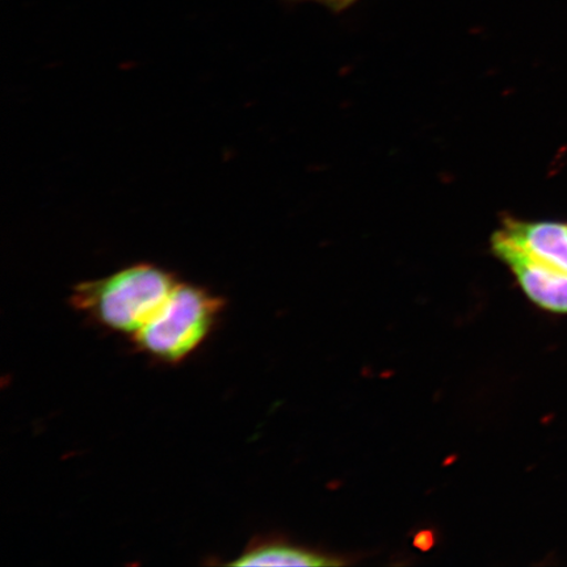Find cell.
Here are the masks:
<instances>
[{
    "instance_id": "cell-1",
    "label": "cell",
    "mask_w": 567,
    "mask_h": 567,
    "mask_svg": "<svg viewBox=\"0 0 567 567\" xmlns=\"http://www.w3.org/2000/svg\"><path fill=\"white\" fill-rule=\"evenodd\" d=\"M174 275L154 265H133L106 278L82 282L71 305L99 324L136 336L176 287Z\"/></svg>"
},
{
    "instance_id": "cell-5",
    "label": "cell",
    "mask_w": 567,
    "mask_h": 567,
    "mask_svg": "<svg viewBox=\"0 0 567 567\" xmlns=\"http://www.w3.org/2000/svg\"><path fill=\"white\" fill-rule=\"evenodd\" d=\"M233 566H329L336 561L317 553L292 547L282 543H261L252 545Z\"/></svg>"
},
{
    "instance_id": "cell-4",
    "label": "cell",
    "mask_w": 567,
    "mask_h": 567,
    "mask_svg": "<svg viewBox=\"0 0 567 567\" xmlns=\"http://www.w3.org/2000/svg\"><path fill=\"white\" fill-rule=\"evenodd\" d=\"M498 231L538 264L567 274V223L506 218Z\"/></svg>"
},
{
    "instance_id": "cell-2",
    "label": "cell",
    "mask_w": 567,
    "mask_h": 567,
    "mask_svg": "<svg viewBox=\"0 0 567 567\" xmlns=\"http://www.w3.org/2000/svg\"><path fill=\"white\" fill-rule=\"evenodd\" d=\"M223 309V300L207 289L177 282L165 305L134 340L151 357L177 363L208 338Z\"/></svg>"
},
{
    "instance_id": "cell-6",
    "label": "cell",
    "mask_w": 567,
    "mask_h": 567,
    "mask_svg": "<svg viewBox=\"0 0 567 567\" xmlns=\"http://www.w3.org/2000/svg\"><path fill=\"white\" fill-rule=\"evenodd\" d=\"M316 2H322L324 4L332 7V9L342 10L344 9V7L350 6L353 2H357V0H316Z\"/></svg>"
},
{
    "instance_id": "cell-3",
    "label": "cell",
    "mask_w": 567,
    "mask_h": 567,
    "mask_svg": "<svg viewBox=\"0 0 567 567\" xmlns=\"http://www.w3.org/2000/svg\"><path fill=\"white\" fill-rule=\"evenodd\" d=\"M492 245L532 302L550 313L567 315V274L538 264L499 231L494 234Z\"/></svg>"
}]
</instances>
